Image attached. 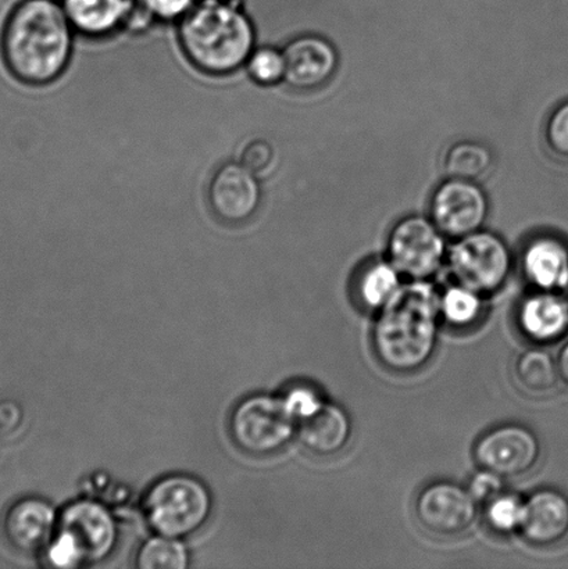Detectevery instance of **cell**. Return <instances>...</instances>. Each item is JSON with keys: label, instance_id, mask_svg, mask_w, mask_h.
Masks as SVG:
<instances>
[{"label": "cell", "instance_id": "6", "mask_svg": "<svg viewBox=\"0 0 568 569\" xmlns=\"http://www.w3.org/2000/svg\"><path fill=\"white\" fill-rule=\"evenodd\" d=\"M228 432L242 453L261 459L280 453L292 442L298 421L282 396L253 395L233 407Z\"/></svg>", "mask_w": 568, "mask_h": 569}, {"label": "cell", "instance_id": "2", "mask_svg": "<svg viewBox=\"0 0 568 569\" xmlns=\"http://www.w3.org/2000/svg\"><path fill=\"white\" fill-rule=\"evenodd\" d=\"M439 298L441 292L430 281L410 280L377 312L372 350L388 371L415 373L430 365L442 321Z\"/></svg>", "mask_w": 568, "mask_h": 569}, {"label": "cell", "instance_id": "22", "mask_svg": "<svg viewBox=\"0 0 568 569\" xmlns=\"http://www.w3.org/2000/svg\"><path fill=\"white\" fill-rule=\"evenodd\" d=\"M486 296L455 282L441 292L439 310L447 326L456 329L475 327L486 311Z\"/></svg>", "mask_w": 568, "mask_h": 569}, {"label": "cell", "instance_id": "3", "mask_svg": "<svg viewBox=\"0 0 568 569\" xmlns=\"http://www.w3.org/2000/svg\"><path fill=\"white\" fill-rule=\"evenodd\" d=\"M187 59L211 76H227L247 64L256 43L252 20L238 0H203L180 21Z\"/></svg>", "mask_w": 568, "mask_h": 569}, {"label": "cell", "instance_id": "23", "mask_svg": "<svg viewBox=\"0 0 568 569\" xmlns=\"http://www.w3.org/2000/svg\"><path fill=\"white\" fill-rule=\"evenodd\" d=\"M494 167V154L486 144L461 141L452 144L445 154L444 170L449 178L481 181Z\"/></svg>", "mask_w": 568, "mask_h": 569}, {"label": "cell", "instance_id": "14", "mask_svg": "<svg viewBox=\"0 0 568 569\" xmlns=\"http://www.w3.org/2000/svg\"><path fill=\"white\" fill-rule=\"evenodd\" d=\"M286 59V81L297 91H313L336 74L338 54L327 39L302 36L292 39L282 49Z\"/></svg>", "mask_w": 568, "mask_h": 569}, {"label": "cell", "instance_id": "30", "mask_svg": "<svg viewBox=\"0 0 568 569\" xmlns=\"http://www.w3.org/2000/svg\"><path fill=\"white\" fill-rule=\"evenodd\" d=\"M467 489L476 499L478 505H486L487 501L495 498L505 490V478L499 477L498 473L484 470L480 468L475 476L470 478L467 483Z\"/></svg>", "mask_w": 568, "mask_h": 569}, {"label": "cell", "instance_id": "1", "mask_svg": "<svg viewBox=\"0 0 568 569\" xmlns=\"http://www.w3.org/2000/svg\"><path fill=\"white\" fill-rule=\"evenodd\" d=\"M74 28L56 0H22L6 20L0 50L10 74L27 86H48L69 67Z\"/></svg>", "mask_w": 568, "mask_h": 569}, {"label": "cell", "instance_id": "19", "mask_svg": "<svg viewBox=\"0 0 568 569\" xmlns=\"http://www.w3.org/2000/svg\"><path fill=\"white\" fill-rule=\"evenodd\" d=\"M136 0H61L74 31L104 38L126 26Z\"/></svg>", "mask_w": 568, "mask_h": 569}, {"label": "cell", "instance_id": "11", "mask_svg": "<svg viewBox=\"0 0 568 569\" xmlns=\"http://www.w3.org/2000/svg\"><path fill=\"white\" fill-rule=\"evenodd\" d=\"M489 202L478 182L449 178L431 198L430 219L445 237L459 239L482 230Z\"/></svg>", "mask_w": 568, "mask_h": 569}, {"label": "cell", "instance_id": "32", "mask_svg": "<svg viewBox=\"0 0 568 569\" xmlns=\"http://www.w3.org/2000/svg\"><path fill=\"white\" fill-rule=\"evenodd\" d=\"M24 422V410L19 401L13 399L0 400V435H11Z\"/></svg>", "mask_w": 568, "mask_h": 569}, {"label": "cell", "instance_id": "29", "mask_svg": "<svg viewBox=\"0 0 568 569\" xmlns=\"http://www.w3.org/2000/svg\"><path fill=\"white\" fill-rule=\"evenodd\" d=\"M276 153L271 143L265 139H252L241 150L239 163L243 164L256 176L263 174L275 163Z\"/></svg>", "mask_w": 568, "mask_h": 569}, {"label": "cell", "instance_id": "20", "mask_svg": "<svg viewBox=\"0 0 568 569\" xmlns=\"http://www.w3.org/2000/svg\"><path fill=\"white\" fill-rule=\"evenodd\" d=\"M402 277L391 261H372L359 272L355 282L356 300L363 309L378 312L403 287Z\"/></svg>", "mask_w": 568, "mask_h": 569}, {"label": "cell", "instance_id": "28", "mask_svg": "<svg viewBox=\"0 0 568 569\" xmlns=\"http://www.w3.org/2000/svg\"><path fill=\"white\" fill-rule=\"evenodd\" d=\"M545 138L550 150L561 159H568V100L550 114Z\"/></svg>", "mask_w": 568, "mask_h": 569}, {"label": "cell", "instance_id": "12", "mask_svg": "<svg viewBox=\"0 0 568 569\" xmlns=\"http://www.w3.org/2000/svg\"><path fill=\"white\" fill-rule=\"evenodd\" d=\"M59 512L39 496H22L8 506L0 521L6 543L17 553L41 555L58 528Z\"/></svg>", "mask_w": 568, "mask_h": 569}, {"label": "cell", "instance_id": "31", "mask_svg": "<svg viewBox=\"0 0 568 569\" xmlns=\"http://www.w3.org/2000/svg\"><path fill=\"white\" fill-rule=\"evenodd\" d=\"M156 20L181 21L199 0H142Z\"/></svg>", "mask_w": 568, "mask_h": 569}, {"label": "cell", "instance_id": "25", "mask_svg": "<svg viewBox=\"0 0 568 569\" xmlns=\"http://www.w3.org/2000/svg\"><path fill=\"white\" fill-rule=\"evenodd\" d=\"M522 517L525 500L506 490L484 505V520L487 527L498 535L519 533Z\"/></svg>", "mask_w": 568, "mask_h": 569}, {"label": "cell", "instance_id": "15", "mask_svg": "<svg viewBox=\"0 0 568 569\" xmlns=\"http://www.w3.org/2000/svg\"><path fill=\"white\" fill-rule=\"evenodd\" d=\"M519 533L534 548H554L568 538V498L558 489L544 488L525 500Z\"/></svg>", "mask_w": 568, "mask_h": 569}, {"label": "cell", "instance_id": "34", "mask_svg": "<svg viewBox=\"0 0 568 569\" xmlns=\"http://www.w3.org/2000/svg\"><path fill=\"white\" fill-rule=\"evenodd\" d=\"M564 293H565V296H566V298L568 300V280H567L566 287L564 289Z\"/></svg>", "mask_w": 568, "mask_h": 569}, {"label": "cell", "instance_id": "13", "mask_svg": "<svg viewBox=\"0 0 568 569\" xmlns=\"http://www.w3.org/2000/svg\"><path fill=\"white\" fill-rule=\"evenodd\" d=\"M208 199L217 219L226 224L241 226L259 209L261 188L258 177L239 161L222 164L211 177Z\"/></svg>", "mask_w": 568, "mask_h": 569}, {"label": "cell", "instance_id": "24", "mask_svg": "<svg viewBox=\"0 0 568 569\" xmlns=\"http://www.w3.org/2000/svg\"><path fill=\"white\" fill-rule=\"evenodd\" d=\"M189 555L181 539L161 537L145 540L136 555L138 569H186Z\"/></svg>", "mask_w": 568, "mask_h": 569}, {"label": "cell", "instance_id": "17", "mask_svg": "<svg viewBox=\"0 0 568 569\" xmlns=\"http://www.w3.org/2000/svg\"><path fill=\"white\" fill-rule=\"evenodd\" d=\"M353 426L348 411L325 401L313 415L298 422V438L309 453L332 457L341 453L352 438Z\"/></svg>", "mask_w": 568, "mask_h": 569}, {"label": "cell", "instance_id": "5", "mask_svg": "<svg viewBox=\"0 0 568 569\" xmlns=\"http://www.w3.org/2000/svg\"><path fill=\"white\" fill-rule=\"evenodd\" d=\"M213 501L200 479L175 473L156 481L142 500L145 521L156 535L183 539L209 521Z\"/></svg>", "mask_w": 568, "mask_h": 569}, {"label": "cell", "instance_id": "8", "mask_svg": "<svg viewBox=\"0 0 568 569\" xmlns=\"http://www.w3.org/2000/svg\"><path fill=\"white\" fill-rule=\"evenodd\" d=\"M445 238L431 219L422 216L405 217L389 232L388 260L409 280L430 281L447 264Z\"/></svg>", "mask_w": 568, "mask_h": 569}, {"label": "cell", "instance_id": "21", "mask_svg": "<svg viewBox=\"0 0 568 569\" xmlns=\"http://www.w3.org/2000/svg\"><path fill=\"white\" fill-rule=\"evenodd\" d=\"M514 376L522 392L530 396L548 395L558 387V360L541 346L527 349L517 357Z\"/></svg>", "mask_w": 568, "mask_h": 569}, {"label": "cell", "instance_id": "27", "mask_svg": "<svg viewBox=\"0 0 568 569\" xmlns=\"http://www.w3.org/2000/svg\"><path fill=\"white\" fill-rule=\"evenodd\" d=\"M283 401L295 417V420L302 421L305 418L313 415L325 405V398L319 393V390L309 387V385H295L289 388L288 392L281 395Z\"/></svg>", "mask_w": 568, "mask_h": 569}, {"label": "cell", "instance_id": "9", "mask_svg": "<svg viewBox=\"0 0 568 569\" xmlns=\"http://www.w3.org/2000/svg\"><path fill=\"white\" fill-rule=\"evenodd\" d=\"M478 505L469 489L452 481L428 483L417 495L415 516L420 527L434 537L455 538L476 522Z\"/></svg>", "mask_w": 568, "mask_h": 569}, {"label": "cell", "instance_id": "7", "mask_svg": "<svg viewBox=\"0 0 568 569\" xmlns=\"http://www.w3.org/2000/svg\"><path fill=\"white\" fill-rule=\"evenodd\" d=\"M447 266L455 282L488 296L508 282L514 256L497 233L480 230L456 239L448 249Z\"/></svg>", "mask_w": 568, "mask_h": 569}, {"label": "cell", "instance_id": "33", "mask_svg": "<svg viewBox=\"0 0 568 569\" xmlns=\"http://www.w3.org/2000/svg\"><path fill=\"white\" fill-rule=\"evenodd\" d=\"M558 368L561 381L568 387V342L560 349L558 355Z\"/></svg>", "mask_w": 568, "mask_h": 569}, {"label": "cell", "instance_id": "4", "mask_svg": "<svg viewBox=\"0 0 568 569\" xmlns=\"http://www.w3.org/2000/svg\"><path fill=\"white\" fill-rule=\"evenodd\" d=\"M119 543V526L108 507L93 499H80L59 512L58 528L42 551L47 565L71 569L99 565Z\"/></svg>", "mask_w": 568, "mask_h": 569}, {"label": "cell", "instance_id": "10", "mask_svg": "<svg viewBox=\"0 0 568 569\" xmlns=\"http://www.w3.org/2000/svg\"><path fill=\"white\" fill-rule=\"evenodd\" d=\"M537 433L521 423H504L482 435L475 446V460L484 470L505 479L526 476L541 459Z\"/></svg>", "mask_w": 568, "mask_h": 569}, {"label": "cell", "instance_id": "18", "mask_svg": "<svg viewBox=\"0 0 568 569\" xmlns=\"http://www.w3.org/2000/svg\"><path fill=\"white\" fill-rule=\"evenodd\" d=\"M521 269L534 289L564 292L568 280V244L555 236L532 238L522 252Z\"/></svg>", "mask_w": 568, "mask_h": 569}, {"label": "cell", "instance_id": "26", "mask_svg": "<svg viewBox=\"0 0 568 569\" xmlns=\"http://www.w3.org/2000/svg\"><path fill=\"white\" fill-rule=\"evenodd\" d=\"M245 66L252 80L260 86H276L286 80V59L282 50L271 47L255 48Z\"/></svg>", "mask_w": 568, "mask_h": 569}, {"label": "cell", "instance_id": "16", "mask_svg": "<svg viewBox=\"0 0 568 569\" xmlns=\"http://www.w3.org/2000/svg\"><path fill=\"white\" fill-rule=\"evenodd\" d=\"M517 327L537 346L559 342L568 333V300L555 290H537L517 307Z\"/></svg>", "mask_w": 568, "mask_h": 569}]
</instances>
